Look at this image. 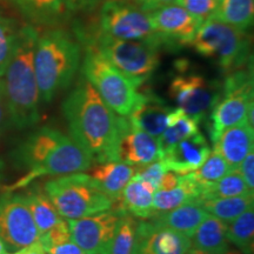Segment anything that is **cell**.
I'll use <instances>...</instances> for the list:
<instances>
[{
	"instance_id": "28",
	"label": "cell",
	"mask_w": 254,
	"mask_h": 254,
	"mask_svg": "<svg viewBox=\"0 0 254 254\" xmlns=\"http://www.w3.org/2000/svg\"><path fill=\"white\" fill-rule=\"evenodd\" d=\"M24 194L40 234L45 233L63 219L44 190H40L39 187H32Z\"/></svg>"
},
{
	"instance_id": "8",
	"label": "cell",
	"mask_w": 254,
	"mask_h": 254,
	"mask_svg": "<svg viewBox=\"0 0 254 254\" xmlns=\"http://www.w3.org/2000/svg\"><path fill=\"white\" fill-rule=\"evenodd\" d=\"M66 136L59 129L45 126L21 141L12 152V159L18 167L26 170V174L12 185L4 187L5 192L23 190L38 178L49 176L56 150Z\"/></svg>"
},
{
	"instance_id": "25",
	"label": "cell",
	"mask_w": 254,
	"mask_h": 254,
	"mask_svg": "<svg viewBox=\"0 0 254 254\" xmlns=\"http://www.w3.org/2000/svg\"><path fill=\"white\" fill-rule=\"evenodd\" d=\"M202 187L187 176H182L179 185L170 190H157L153 195V215L163 214L187 202H198ZM152 215V217H153Z\"/></svg>"
},
{
	"instance_id": "20",
	"label": "cell",
	"mask_w": 254,
	"mask_h": 254,
	"mask_svg": "<svg viewBox=\"0 0 254 254\" xmlns=\"http://www.w3.org/2000/svg\"><path fill=\"white\" fill-rule=\"evenodd\" d=\"M154 192L150 184L133 176L111 209L122 215L129 214L140 220H147L153 215Z\"/></svg>"
},
{
	"instance_id": "13",
	"label": "cell",
	"mask_w": 254,
	"mask_h": 254,
	"mask_svg": "<svg viewBox=\"0 0 254 254\" xmlns=\"http://www.w3.org/2000/svg\"><path fill=\"white\" fill-rule=\"evenodd\" d=\"M122 217L110 209L67 220L72 240L86 254H109Z\"/></svg>"
},
{
	"instance_id": "35",
	"label": "cell",
	"mask_w": 254,
	"mask_h": 254,
	"mask_svg": "<svg viewBox=\"0 0 254 254\" xmlns=\"http://www.w3.org/2000/svg\"><path fill=\"white\" fill-rule=\"evenodd\" d=\"M176 4L182 6L189 13L198 19L200 23H202L212 18L217 8L218 0H177Z\"/></svg>"
},
{
	"instance_id": "46",
	"label": "cell",
	"mask_w": 254,
	"mask_h": 254,
	"mask_svg": "<svg viewBox=\"0 0 254 254\" xmlns=\"http://www.w3.org/2000/svg\"><path fill=\"white\" fill-rule=\"evenodd\" d=\"M2 170H4V164H2V161L0 160V180H1V177H2Z\"/></svg>"
},
{
	"instance_id": "2",
	"label": "cell",
	"mask_w": 254,
	"mask_h": 254,
	"mask_svg": "<svg viewBox=\"0 0 254 254\" xmlns=\"http://www.w3.org/2000/svg\"><path fill=\"white\" fill-rule=\"evenodd\" d=\"M39 32L33 25L19 27L17 41L7 65L0 75L11 126L25 129L40 120V97L33 66L34 47Z\"/></svg>"
},
{
	"instance_id": "3",
	"label": "cell",
	"mask_w": 254,
	"mask_h": 254,
	"mask_svg": "<svg viewBox=\"0 0 254 254\" xmlns=\"http://www.w3.org/2000/svg\"><path fill=\"white\" fill-rule=\"evenodd\" d=\"M81 65V44L63 28H51L38 36L33 66L40 101L50 103L71 86Z\"/></svg>"
},
{
	"instance_id": "44",
	"label": "cell",
	"mask_w": 254,
	"mask_h": 254,
	"mask_svg": "<svg viewBox=\"0 0 254 254\" xmlns=\"http://www.w3.org/2000/svg\"><path fill=\"white\" fill-rule=\"evenodd\" d=\"M17 254H46V252L45 250L43 249V246H41V244L38 241V243L33 244V245L30 247L18 251Z\"/></svg>"
},
{
	"instance_id": "30",
	"label": "cell",
	"mask_w": 254,
	"mask_h": 254,
	"mask_svg": "<svg viewBox=\"0 0 254 254\" xmlns=\"http://www.w3.org/2000/svg\"><path fill=\"white\" fill-rule=\"evenodd\" d=\"M227 239L241 253L253 254L254 250V208L246 209L227 225Z\"/></svg>"
},
{
	"instance_id": "41",
	"label": "cell",
	"mask_w": 254,
	"mask_h": 254,
	"mask_svg": "<svg viewBox=\"0 0 254 254\" xmlns=\"http://www.w3.org/2000/svg\"><path fill=\"white\" fill-rule=\"evenodd\" d=\"M180 179H182V176H180V174H177L176 172H172V171H167V172L163 176V179H161L158 190H170L176 189V187L179 185Z\"/></svg>"
},
{
	"instance_id": "42",
	"label": "cell",
	"mask_w": 254,
	"mask_h": 254,
	"mask_svg": "<svg viewBox=\"0 0 254 254\" xmlns=\"http://www.w3.org/2000/svg\"><path fill=\"white\" fill-rule=\"evenodd\" d=\"M99 0H65L68 12H78L94 7Z\"/></svg>"
},
{
	"instance_id": "4",
	"label": "cell",
	"mask_w": 254,
	"mask_h": 254,
	"mask_svg": "<svg viewBox=\"0 0 254 254\" xmlns=\"http://www.w3.org/2000/svg\"><path fill=\"white\" fill-rule=\"evenodd\" d=\"M74 32L81 45L98 51L138 86H141L159 67L163 46L157 43L118 39L101 33L95 26L78 25Z\"/></svg>"
},
{
	"instance_id": "10",
	"label": "cell",
	"mask_w": 254,
	"mask_h": 254,
	"mask_svg": "<svg viewBox=\"0 0 254 254\" xmlns=\"http://www.w3.org/2000/svg\"><path fill=\"white\" fill-rule=\"evenodd\" d=\"M99 21L95 27L101 33L124 40L151 41L165 46L153 31L147 12L128 0H106L99 11Z\"/></svg>"
},
{
	"instance_id": "23",
	"label": "cell",
	"mask_w": 254,
	"mask_h": 254,
	"mask_svg": "<svg viewBox=\"0 0 254 254\" xmlns=\"http://www.w3.org/2000/svg\"><path fill=\"white\" fill-rule=\"evenodd\" d=\"M207 215V212L198 202H187V204L179 206L166 213L153 215L147 220L159 225V226L171 228V230L190 238L196 227L201 224Z\"/></svg>"
},
{
	"instance_id": "1",
	"label": "cell",
	"mask_w": 254,
	"mask_h": 254,
	"mask_svg": "<svg viewBox=\"0 0 254 254\" xmlns=\"http://www.w3.org/2000/svg\"><path fill=\"white\" fill-rule=\"evenodd\" d=\"M62 110L71 138L87 152L93 164L118 160L122 117L105 104L82 74L64 100Z\"/></svg>"
},
{
	"instance_id": "39",
	"label": "cell",
	"mask_w": 254,
	"mask_h": 254,
	"mask_svg": "<svg viewBox=\"0 0 254 254\" xmlns=\"http://www.w3.org/2000/svg\"><path fill=\"white\" fill-rule=\"evenodd\" d=\"M47 254H86L73 240L56 245L45 250Z\"/></svg>"
},
{
	"instance_id": "34",
	"label": "cell",
	"mask_w": 254,
	"mask_h": 254,
	"mask_svg": "<svg viewBox=\"0 0 254 254\" xmlns=\"http://www.w3.org/2000/svg\"><path fill=\"white\" fill-rule=\"evenodd\" d=\"M19 27L13 19L0 13V75L7 65L17 41Z\"/></svg>"
},
{
	"instance_id": "5",
	"label": "cell",
	"mask_w": 254,
	"mask_h": 254,
	"mask_svg": "<svg viewBox=\"0 0 254 254\" xmlns=\"http://www.w3.org/2000/svg\"><path fill=\"white\" fill-rule=\"evenodd\" d=\"M44 190L65 220L88 217L112 208L111 199L84 172L51 179L45 183Z\"/></svg>"
},
{
	"instance_id": "36",
	"label": "cell",
	"mask_w": 254,
	"mask_h": 254,
	"mask_svg": "<svg viewBox=\"0 0 254 254\" xmlns=\"http://www.w3.org/2000/svg\"><path fill=\"white\" fill-rule=\"evenodd\" d=\"M72 240L71 232H69L68 222L65 219L57 222L55 226H52L45 233L40 234L39 243L41 244L44 250H47L49 247L60 245V244L66 243V241Z\"/></svg>"
},
{
	"instance_id": "11",
	"label": "cell",
	"mask_w": 254,
	"mask_h": 254,
	"mask_svg": "<svg viewBox=\"0 0 254 254\" xmlns=\"http://www.w3.org/2000/svg\"><path fill=\"white\" fill-rule=\"evenodd\" d=\"M0 238L7 252H18L39 241L40 233L24 193L5 192L0 196Z\"/></svg>"
},
{
	"instance_id": "15",
	"label": "cell",
	"mask_w": 254,
	"mask_h": 254,
	"mask_svg": "<svg viewBox=\"0 0 254 254\" xmlns=\"http://www.w3.org/2000/svg\"><path fill=\"white\" fill-rule=\"evenodd\" d=\"M190 239L185 234L141 220L136 227L135 254H187Z\"/></svg>"
},
{
	"instance_id": "47",
	"label": "cell",
	"mask_w": 254,
	"mask_h": 254,
	"mask_svg": "<svg viewBox=\"0 0 254 254\" xmlns=\"http://www.w3.org/2000/svg\"><path fill=\"white\" fill-rule=\"evenodd\" d=\"M1 254H17V252H7V251H5V252Z\"/></svg>"
},
{
	"instance_id": "14",
	"label": "cell",
	"mask_w": 254,
	"mask_h": 254,
	"mask_svg": "<svg viewBox=\"0 0 254 254\" xmlns=\"http://www.w3.org/2000/svg\"><path fill=\"white\" fill-rule=\"evenodd\" d=\"M151 26L165 43V46L174 49L189 46L200 26V21L182 6L172 4L148 12Z\"/></svg>"
},
{
	"instance_id": "12",
	"label": "cell",
	"mask_w": 254,
	"mask_h": 254,
	"mask_svg": "<svg viewBox=\"0 0 254 254\" xmlns=\"http://www.w3.org/2000/svg\"><path fill=\"white\" fill-rule=\"evenodd\" d=\"M168 93L176 101L178 109L200 123L218 101L221 86L196 73L182 72L171 80Z\"/></svg>"
},
{
	"instance_id": "37",
	"label": "cell",
	"mask_w": 254,
	"mask_h": 254,
	"mask_svg": "<svg viewBox=\"0 0 254 254\" xmlns=\"http://www.w3.org/2000/svg\"><path fill=\"white\" fill-rule=\"evenodd\" d=\"M167 172L166 167L160 159L152 161V163L144 165V166L135 167L134 176L140 178L144 182L148 183L153 189L157 190L160 185L163 176Z\"/></svg>"
},
{
	"instance_id": "18",
	"label": "cell",
	"mask_w": 254,
	"mask_h": 254,
	"mask_svg": "<svg viewBox=\"0 0 254 254\" xmlns=\"http://www.w3.org/2000/svg\"><path fill=\"white\" fill-rule=\"evenodd\" d=\"M173 109L152 92H139L136 103L126 117L133 126L154 138H159L167 127V119Z\"/></svg>"
},
{
	"instance_id": "40",
	"label": "cell",
	"mask_w": 254,
	"mask_h": 254,
	"mask_svg": "<svg viewBox=\"0 0 254 254\" xmlns=\"http://www.w3.org/2000/svg\"><path fill=\"white\" fill-rule=\"evenodd\" d=\"M177 0H135V4L145 12H152L164 6L176 4Z\"/></svg>"
},
{
	"instance_id": "9",
	"label": "cell",
	"mask_w": 254,
	"mask_h": 254,
	"mask_svg": "<svg viewBox=\"0 0 254 254\" xmlns=\"http://www.w3.org/2000/svg\"><path fill=\"white\" fill-rule=\"evenodd\" d=\"M253 103L252 68L228 73L221 85V94L211 110V140L215 144L224 129L246 120Z\"/></svg>"
},
{
	"instance_id": "26",
	"label": "cell",
	"mask_w": 254,
	"mask_h": 254,
	"mask_svg": "<svg viewBox=\"0 0 254 254\" xmlns=\"http://www.w3.org/2000/svg\"><path fill=\"white\" fill-rule=\"evenodd\" d=\"M199 132V122L180 109H174L167 119L166 129L158 138L159 155L178 144Z\"/></svg>"
},
{
	"instance_id": "24",
	"label": "cell",
	"mask_w": 254,
	"mask_h": 254,
	"mask_svg": "<svg viewBox=\"0 0 254 254\" xmlns=\"http://www.w3.org/2000/svg\"><path fill=\"white\" fill-rule=\"evenodd\" d=\"M31 23L56 26L68 15L65 0H11Z\"/></svg>"
},
{
	"instance_id": "29",
	"label": "cell",
	"mask_w": 254,
	"mask_h": 254,
	"mask_svg": "<svg viewBox=\"0 0 254 254\" xmlns=\"http://www.w3.org/2000/svg\"><path fill=\"white\" fill-rule=\"evenodd\" d=\"M254 194L230 196V198H215L200 200L198 204L208 214L220 219L221 221L230 224L237 217L243 214L246 209L253 207Z\"/></svg>"
},
{
	"instance_id": "32",
	"label": "cell",
	"mask_w": 254,
	"mask_h": 254,
	"mask_svg": "<svg viewBox=\"0 0 254 254\" xmlns=\"http://www.w3.org/2000/svg\"><path fill=\"white\" fill-rule=\"evenodd\" d=\"M230 171L231 168L225 161V159L215 148H213V151H211L204 163L189 176L204 189V187L218 182L222 177L226 176Z\"/></svg>"
},
{
	"instance_id": "19",
	"label": "cell",
	"mask_w": 254,
	"mask_h": 254,
	"mask_svg": "<svg viewBox=\"0 0 254 254\" xmlns=\"http://www.w3.org/2000/svg\"><path fill=\"white\" fill-rule=\"evenodd\" d=\"M213 148L221 154L231 171L239 170L244 159L254 148V127L246 120L228 127L219 135Z\"/></svg>"
},
{
	"instance_id": "33",
	"label": "cell",
	"mask_w": 254,
	"mask_h": 254,
	"mask_svg": "<svg viewBox=\"0 0 254 254\" xmlns=\"http://www.w3.org/2000/svg\"><path fill=\"white\" fill-rule=\"evenodd\" d=\"M138 222L132 215H123L109 254H135Z\"/></svg>"
},
{
	"instance_id": "22",
	"label": "cell",
	"mask_w": 254,
	"mask_h": 254,
	"mask_svg": "<svg viewBox=\"0 0 254 254\" xmlns=\"http://www.w3.org/2000/svg\"><path fill=\"white\" fill-rule=\"evenodd\" d=\"M134 172L135 167L120 160H112L98 163L91 170L90 177L113 204L122 196L124 189L134 176Z\"/></svg>"
},
{
	"instance_id": "7",
	"label": "cell",
	"mask_w": 254,
	"mask_h": 254,
	"mask_svg": "<svg viewBox=\"0 0 254 254\" xmlns=\"http://www.w3.org/2000/svg\"><path fill=\"white\" fill-rule=\"evenodd\" d=\"M81 74L91 82L114 113L120 117H128L139 95V86L132 79L90 46H85Z\"/></svg>"
},
{
	"instance_id": "31",
	"label": "cell",
	"mask_w": 254,
	"mask_h": 254,
	"mask_svg": "<svg viewBox=\"0 0 254 254\" xmlns=\"http://www.w3.org/2000/svg\"><path fill=\"white\" fill-rule=\"evenodd\" d=\"M254 194L247 187L245 180L241 176L239 170L230 171L218 182L206 186L201 190L200 200L215 199V198H230V196H240Z\"/></svg>"
},
{
	"instance_id": "17",
	"label": "cell",
	"mask_w": 254,
	"mask_h": 254,
	"mask_svg": "<svg viewBox=\"0 0 254 254\" xmlns=\"http://www.w3.org/2000/svg\"><path fill=\"white\" fill-rule=\"evenodd\" d=\"M211 151L207 139L199 131L173 145L159 155V159L163 161L167 171L187 176L204 163Z\"/></svg>"
},
{
	"instance_id": "16",
	"label": "cell",
	"mask_w": 254,
	"mask_h": 254,
	"mask_svg": "<svg viewBox=\"0 0 254 254\" xmlns=\"http://www.w3.org/2000/svg\"><path fill=\"white\" fill-rule=\"evenodd\" d=\"M159 159L158 139L133 126L122 117L118 142V160L129 166L139 167Z\"/></svg>"
},
{
	"instance_id": "21",
	"label": "cell",
	"mask_w": 254,
	"mask_h": 254,
	"mask_svg": "<svg viewBox=\"0 0 254 254\" xmlns=\"http://www.w3.org/2000/svg\"><path fill=\"white\" fill-rule=\"evenodd\" d=\"M226 222L208 214L196 227L190 239V252L196 254H231Z\"/></svg>"
},
{
	"instance_id": "27",
	"label": "cell",
	"mask_w": 254,
	"mask_h": 254,
	"mask_svg": "<svg viewBox=\"0 0 254 254\" xmlns=\"http://www.w3.org/2000/svg\"><path fill=\"white\" fill-rule=\"evenodd\" d=\"M212 18L247 32L253 25L254 0H218Z\"/></svg>"
},
{
	"instance_id": "6",
	"label": "cell",
	"mask_w": 254,
	"mask_h": 254,
	"mask_svg": "<svg viewBox=\"0 0 254 254\" xmlns=\"http://www.w3.org/2000/svg\"><path fill=\"white\" fill-rule=\"evenodd\" d=\"M189 46L200 56L213 60L226 74L243 68L251 57L247 32L213 18L200 24Z\"/></svg>"
},
{
	"instance_id": "48",
	"label": "cell",
	"mask_w": 254,
	"mask_h": 254,
	"mask_svg": "<svg viewBox=\"0 0 254 254\" xmlns=\"http://www.w3.org/2000/svg\"><path fill=\"white\" fill-rule=\"evenodd\" d=\"M187 254H196V253H193V252H189Z\"/></svg>"
},
{
	"instance_id": "38",
	"label": "cell",
	"mask_w": 254,
	"mask_h": 254,
	"mask_svg": "<svg viewBox=\"0 0 254 254\" xmlns=\"http://www.w3.org/2000/svg\"><path fill=\"white\" fill-rule=\"evenodd\" d=\"M239 171L251 192H254V151H251L241 163Z\"/></svg>"
},
{
	"instance_id": "43",
	"label": "cell",
	"mask_w": 254,
	"mask_h": 254,
	"mask_svg": "<svg viewBox=\"0 0 254 254\" xmlns=\"http://www.w3.org/2000/svg\"><path fill=\"white\" fill-rule=\"evenodd\" d=\"M9 126H11V122H9V117L7 109H6L4 97H2L1 90H0V135H1Z\"/></svg>"
},
{
	"instance_id": "45",
	"label": "cell",
	"mask_w": 254,
	"mask_h": 254,
	"mask_svg": "<svg viewBox=\"0 0 254 254\" xmlns=\"http://www.w3.org/2000/svg\"><path fill=\"white\" fill-rule=\"evenodd\" d=\"M5 251H6V247H5V245H4V243H2L1 238H0V254L4 253Z\"/></svg>"
}]
</instances>
